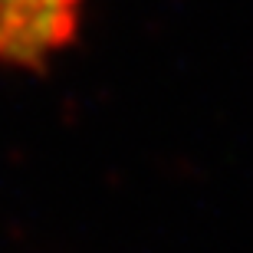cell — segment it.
Here are the masks:
<instances>
[{
	"label": "cell",
	"mask_w": 253,
	"mask_h": 253,
	"mask_svg": "<svg viewBox=\"0 0 253 253\" xmlns=\"http://www.w3.org/2000/svg\"><path fill=\"white\" fill-rule=\"evenodd\" d=\"M79 0H0V59L37 63L73 37Z\"/></svg>",
	"instance_id": "1"
}]
</instances>
